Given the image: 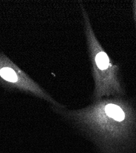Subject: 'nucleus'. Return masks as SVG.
<instances>
[{
	"label": "nucleus",
	"instance_id": "f257e3e1",
	"mask_svg": "<svg viewBox=\"0 0 136 153\" xmlns=\"http://www.w3.org/2000/svg\"><path fill=\"white\" fill-rule=\"evenodd\" d=\"M54 109L96 143L103 153H127L131 145L134 115L119 99H99L77 110Z\"/></svg>",
	"mask_w": 136,
	"mask_h": 153
},
{
	"label": "nucleus",
	"instance_id": "f03ea898",
	"mask_svg": "<svg viewBox=\"0 0 136 153\" xmlns=\"http://www.w3.org/2000/svg\"><path fill=\"white\" fill-rule=\"evenodd\" d=\"M84 31L91 62L95 88L94 97L99 100L107 96L122 94L123 90L117 77V67L110 62L93 32L87 12L82 5Z\"/></svg>",
	"mask_w": 136,
	"mask_h": 153
},
{
	"label": "nucleus",
	"instance_id": "7ed1b4c3",
	"mask_svg": "<svg viewBox=\"0 0 136 153\" xmlns=\"http://www.w3.org/2000/svg\"><path fill=\"white\" fill-rule=\"evenodd\" d=\"M136 2V1H135ZM135 16H136V6H135Z\"/></svg>",
	"mask_w": 136,
	"mask_h": 153
}]
</instances>
